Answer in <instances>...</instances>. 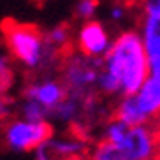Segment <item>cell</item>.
Returning <instances> with one entry per match:
<instances>
[{"label": "cell", "mask_w": 160, "mask_h": 160, "mask_svg": "<svg viewBox=\"0 0 160 160\" xmlns=\"http://www.w3.org/2000/svg\"><path fill=\"white\" fill-rule=\"evenodd\" d=\"M150 76V65L142 39L137 30H125L113 39L100 58L97 92L108 97L134 93Z\"/></svg>", "instance_id": "1"}, {"label": "cell", "mask_w": 160, "mask_h": 160, "mask_svg": "<svg viewBox=\"0 0 160 160\" xmlns=\"http://www.w3.org/2000/svg\"><path fill=\"white\" fill-rule=\"evenodd\" d=\"M104 141L113 142L123 160L160 158V128L155 123H128L111 118L102 128Z\"/></svg>", "instance_id": "2"}, {"label": "cell", "mask_w": 160, "mask_h": 160, "mask_svg": "<svg viewBox=\"0 0 160 160\" xmlns=\"http://www.w3.org/2000/svg\"><path fill=\"white\" fill-rule=\"evenodd\" d=\"M2 33L7 53L28 71L48 67L60 55L49 48L44 33L33 25L7 21L2 27Z\"/></svg>", "instance_id": "3"}, {"label": "cell", "mask_w": 160, "mask_h": 160, "mask_svg": "<svg viewBox=\"0 0 160 160\" xmlns=\"http://www.w3.org/2000/svg\"><path fill=\"white\" fill-rule=\"evenodd\" d=\"M114 118L128 123H155L160 120V74H151L134 93L122 95L114 106Z\"/></svg>", "instance_id": "4"}, {"label": "cell", "mask_w": 160, "mask_h": 160, "mask_svg": "<svg viewBox=\"0 0 160 160\" xmlns=\"http://www.w3.org/2000/svg\"><path fill=\"white\" fill-rule=\"evenodd\" d=\"M100 72V60L85 55H76L67 58L63 65V83L69 93L88 102L90 97L97 92V78Z\"/></svg>", "instance_id": "5"}, {"label": "cell", "mask_w": 160, "mask_h": 160, "mask_svg": "<svg viewBox=\"0 0 160 160\" xmlns=\"http://www.w3.org/2000/svg\"><path fill=\"white\" fill-rule=\"evenodd\" d=\"M2 136L5 146L11 151L25 153V151H33L41 142L49 139L53 136V128L48 120L32 122L19 116L4 123Z\"/></svg>", "instance_id": "6"}, {"label": "cell", "mask_w": 160, "mask_h": 160, "mask_svg": "<svg viewBox=\"0 0 160 160\" xmlns=\"http://www.w3.org/2000/svg\"><path fill=\"white\" fill-rule=\"evenodd\" d=\"M90 142L79 134L51 136L33 150L35 160H72L86 157Z\"/></svg>", "instance_id": "7"}, {"label": "cell", "mask_w": 160, "mask_h": 160, "mask_svg": "<svg viewBox=\"0 0 160 160\" xmlns=\"http://www.w3.org/2000/svg\"><path fill=\"white\" fill-rule=\"evenodd\" d=\"M111 42H113V39L109 35L108 28L95 19L83 21V25L78 30V35H76L78 51L85 57L97 58V60H100L108 53Z\"/></svg>", "instance_id": "8"}, {"label": "cell", "mask_w": 160, "mask_h": 160, "mask_svg": "<svg viewBox=\"0 0 160 160\" xmlns=\"http://www.w3.org/2000/svg\"><path fill=\"white\" fill-rule=\"evenodd\" d=\"M67 95H69V90H67L63 81L46 78V79H41L37 83H32L30 86H27L23 97L39 102L51 113Z\"/></svg>", "instance_id": "9"}, {"label": "cell", "mask_w": 160, "mask_h": 160, "mask_svg": "<svg viewBox=\"0 0 160 160\" xmlns=\"http://www.w3.org/2000/svg\"><path fill=\"white\" fill-rule=\"evenodd\" d=\"M137 32L142 39L150 72L160 74V16L142 14Z\"/></svg>", "instance_id": "10"}, {"label": "cell", "mask_w": 160, "mask_h": 160, "mask_svg": "<svg viewBox=\"0 0 160 160\" xmlns=\"http://www.w3.org/2000/svg\"><path fill=\"white\" fill-rule=\"evenodd\" d=\"M85 104H86L85 100H81V99H78V97L69 93L65 99L51 111V118L57 120V122H62V123H72L83 114Z\"/></svg>", "instance_id": "11"}, {"label": "cell", "mask_w": 160, "mask_h": 160, "mask_svg": "<svg viewBox=\"0 0 160 160\" xmlns=\"http://www.w3.org/2000/svg\"><path fill=\"white\" fill-rule=\"evenodd\" d=\"M19 116L25 120H32V122H42V120H49L51 113L39 102L23 97V100L19 104Z\"/></svg>", "instance_id": "12"}, {"label": "cell", "mask_w": 160, "mask_h": 160, "mask_svg": "<svg viewBox=\"0 0 160 160\" xmlns=\"http://www.w3.org/2000/svg\"><path fill=\"white\" fill-rule=\"evenodd\" d=\"M88 157L90 160H123L116 146L113 142L104 141V139L97 141L93 146H90Z\"/></svg>", "instance_id": "13"}, {"label": "cell", "mask_w": 160, "mask_h": 160, "mask_svg": "<svg viewBox=\"0 0 160 160\" xmlns=\"http://www.w3.org/2000/svg\"><path fill=\"white\" fill-rule=\"evenodd\" d=\"M46 42L49 44V48H53L57 53H62V49H65L69 41H71V32L67 27H53L51 30H48L44 33Z\"/></svg>", "instance_id": "14"}, {"label": "cell", "mask_w": 160, "mask_h": 160, "mask_svg": "<svg viewBox=\"0 0 160 160\" xmlns=\"http://www.w3.org/2000/svg\"><path fill=\"white\" fill-rule=\"evenodd\" d=\"M12 76H14V71H12L11 55L9 53L0 51V90H2V92H5V90L11 86Z\"/></svg>", "instance_id": "15"}, {"label": "cell", "mask_w": 160, "mask_h": 160, "mask_svg": "<svg viewBox=\"0 0 160 160\" xmlns=\"http://www.w3.org/2000/svg\"><path fill=\"white\" fill-rule=\"evenodd\" d=\"M97 9H99V2L97 0H79L76 4V14L83 21L93 19V16L97 14Z\"/></svg>", "instance_id": "16"}, {"label": "cell", "mask_w": 160, "mask_h": 160, "mask_svg": "<svg viewBox=\"0 0 160 160\" xmlns=\"http://www.w3.org/2000/svg\"><path fill=\"white\" fill-rule=\"evenodd\" d=\"M141 9H142V14L160 16V0H142Z\"/></svg>", "instance_id": "17"}, {"label": "cell", "mask_w": 160, "mask_h": 160, "mask_svg": "<svg viewBox=\"0 0 160 160\" xmlns=\"http://www.w3.org/2000/svg\"><path fill=\"white\" fill-rule=\"evenodd\" d=\"M125 16H127V7H125V4L118 2V4L109 7V18L113 19V21H122Z\"/></svg>", "instance_id": "18"}, {"label": "cell", "mask_w": 160, "mask_h": 160, "mask_svg": "<svg viewBox=\"0 0 160 160\" xmlns=\"http://www.w3.org/2000/svg\"><path fill=\"white\" fill-rule=\"evenodd\" d=\"M11 114V106H9V100L5 99L4 92L0 90V120H5V118Z\"/></svg>", "instance_id": "19"}, {"label": "cell", "mask_w": 160, "mask_h": 160, "mask_svg": "<svg viewBox=\"0 0 160 160\" xmlns=\"http://www.w3.org/2000/svg\"><path fill=\"white\" fill-rule=\"evenodd\" d=\"M72 160H90V157L86 155V157H79V158H72Z\"/></svg>", "instance_id": "20"}, {"label": "cell", "mask_w": 160, "mask_h": 160, "mask_svg": "<svg viewBox=\"0 0 160 160\" xmlns=\"http://www.w3.org/2000/svg\"><path fill=\"white\" fill-rule=\"evenodd\" d=\"M127 2H130V4H141L142 0H127Z\"/></svg>", "instance_id": "21"}, {"label": "cell", "mask_w": 160, "mask_h": 160, "mask_svg": "<svg viewBox=\"0 0 160 160\" xmlns=\"http://www.w3.org/2000/svg\"><path fill=\"white\" fill-rule=\"evenodd\" d=\"M142 160H160V158H142Z\"/></svg>", "instance_id": "22"}]
</instances>
